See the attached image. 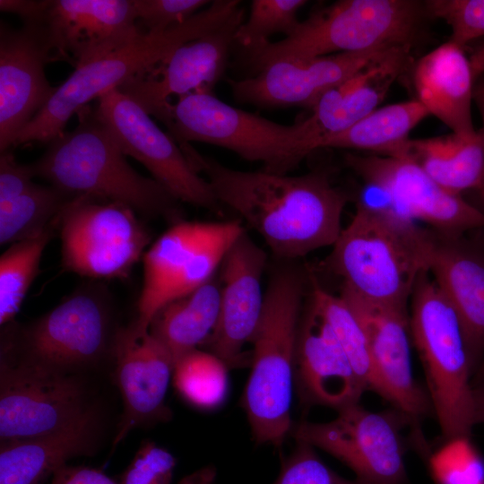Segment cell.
<instances>
[{
  "instance_id": "obj_13",
  "label": "cell",
  "mask_w": 484,
  "mask_h": 484,
  "mask_svg": "<svg viewBox=\"0 0 484 484\" xmlns=\"http://www.w3.org/2000/svg\"><path fill=\"white\" fill-rule=\"evenodd\" d=\"M117 333L111 335L108 290L88 283L23 329L19 341L13 342L19 343L22 358L65 372L100 358L114 346Z\"/></svg>"
},
{
  "instance_id": "obj_15",
  "label": "cell",
  "mask_w": 484,
  "mask_h": 484,
  "mask_svg": "<svg viewBox=\"0 0 484 484\" xmlns=\"http://www.w3.org/2000/svg\"><path fill=\"white\" fill-rule=\"evenodd\" d=\"M346 162L387 197L389 209L434 227L445 238L484 227L481 211L443 188L406 157L348 154Z\"/></svg>"
},
{
  "instance_id": "obj_41",
  "label": "cell",
  "mask_w": 484,
  "mask_h": 484,
  "mask_svg": "<svg viewBox=\"0 0 484 484\" xmlns=\"http://www.w3.org/2000/svg\"><path fill=\"white\" fill-rule=\"evenodd\" d=\"M35 174L30 164L19 163L10 150L0 155V202L17 197L31 188Z\"/></svg>"
},
{
  "instance_id": "obj_4",
  "label": "cell",
  "mask_w": 484,
  "mask_h": 484,
  "mask_svg": "<svg viewBox=\"0 0 484 484\" xmlns=\"http://www.w3.org/2000/svg\"><path fill=\"white\" fill-rule=\"evenodd\" d=\"M240 1L215 0L186 22L161 32H142L129 43L76 66L15 140L13 147L48 143L64 133L66 123L88 103L160 66L179 46L217 29Z\"/></svg>"
},
{
  "instance_id": "obj_21",
  "label": "cell",
  "mask_w": 484,
  "mask_h": 484,
  "mask_svg": "<svg viewBox=\"0 0 484 484\" xmlns=\"http://www.w3.org/2000/svg\"><path fill=\"white\" fill-rule=\"evenodd\" d=\"M340 296L360 322L367 337L377 394L415 425L432 409L411 368L407 309L371 303L341 289Z\"/></svg>"
},
{
  "instance_id": "obj_47",
  "label": "cell",
  "mask_w": 484,
  "mask_h": 484,
  "mask_svg": "<svg viewBox=\"0 0 484 484\" xmlns=\"http://www.w3.org/2000/svg\"><path fill=\"white\" fill-rule=\"evenodd\" d=\"M477 372H478L479 377L481 376V378H484V359L482 360Z\"/></svg>"
},
{
  "instance_id": "obj_25",
  "label": "cell",
  "mask_w": 484,
  "mask_h": 484,
  "mask_svg": "<svg viewBox=\"0 0 484 484\" xmlns=\"http://www.w3.org/2000/svg\"><path fill=\"white\" fill-rule=\"evenodd\" d=\"M428 272L459 316L473 372L484 359V251L435 238Z\"/></svg>"
},
{
  "instance_id": "obj_35",
  "label": "cell",
  "mask_w": 484,
  "mask_h": 484,
  "mask_svg": "<svg viewBox=\"0 0 484 484\" xmlns=\"http://www.w3.org/2000/svg\"><path fill=\"white\" fill-rule=\"evenodd\" d=\"M305 0H253L248 18L238 27L235 43L249 51L267 42L277 33L290 36L300 21L298 11Z\"/></svg>"
},
{
  "instance_id": "obj_14",
  "label": "cell",
  "mask_w": 484,
  "mask_h": 484,
  "mask_svg": "<svg viewBox=\"0 0 484 484\" xmlns=\"http://www.w3.org/2000/svg\"><path fill=\"white\" fill-rule=\"evenodd\" d=\"M91 411L80 383L66 372L21 358H2L0 367L1 442L49 434Z\"/></svg>"
},
{
  "instance_id": "obj_23",
  "label": "cell",
  "mask_w": 484,
  "mask_h": 484,
  "mask_svg": "<svg viewBox=\"0 0 484 484\" xmlns=\"http://www.w3.org/2000/svg\"><path fill=\"white\" fill-rule=\"evenodd\" d=\"M294 382L302 402L336 411L359 403L366 391L333 330L311 303L300 319Z\"/></svg>"
},
{
  "instance_id": "obj_7",
  "label": "cell",
  "mask_w": 484,
  "mask_h": 484,
  "mask_svg": "<svg viewBox=\"0 0 484 484\" xmlns=\"http://www.w3.org/2000/svg\"><path fill=\"white\" fill-rule=\"evenodd\" d=\"M430 276L423 272L413 289L410 332L443 436H470L476 419L467 343L456 311Z\"/></svg>"
},
{
  "instance_id": "obj_17",
  "label": "cell",
  "mask_w": 484,
  "mask_h": 484,
  "mask_svg": "<svg viewBox=\"0 0 484 484\" xmlns=\"http://www.w3.org/2000/svg\"><path fill=\"white\" fill-rule=\"evenodd\" d=\"M401 47H380L308 60L281 59L256 74L230 80L234 99L264 108H313L328 90L355 75L369 64Z\"/></svg>"
},
{
  "instance_id": "obj_33",
  "label": "cell",
  "mask_w": 484,
  "mask_h": 484,
  "mask_svg": "<svg viewBox=\"0 0 484 484\" xmlns=\"http://www.w3.org/2000/svg\"><path fill=\"white\" fill-rule=\"evenodd\" d=\"M57 226L39 235L12 244L0 257V323L6 324L18 313L36 278L43 251Z\"/></svg>"
},
{
  "instance_id": "obj_27",
  "label": "cell",
  "mask_w": 484,
  "mask_h": 484,
  "mask_svg": "<svg viewBox=\"0 0 484 484\" xmlns=\"http://www.w3.org/2000/svg\"><path fill=\"white\" fill-rule=\"evenodd\" d=\"M95 433L96 419L91 411L57 431L1 442L0 484H45L70 459L91 454Z\"/></svg>"
},
{
  "instance_id": "obj_29",
  "label": "cell",
  "mask_w": 484,
  "mask_h": 484,
  "mask_svg": "<svg viewBox=\"0 0 484 484\" xmlns=\"http://www.w3.org/2000/svg\"><path fill=\"white\" fill-rule=\"evenodd\" d=\"M397 157L417 163L445 190L460 194L477 189L484 171V142L479 130L472 135L451 134L409 139Z\"/></svg>"
},
{
  "instance_id": "obj_39",
  "label": "cell",
  "mask_w": 484,
  "mask_h": 484,
  "mask_svg": "<svg viewBox=\"0 0 484 484\" xmlns=\"http://www.w3.org/2000/svg\"><path fill=\"white\" fill-rule=\"evenodd\" d=\"M207 0H133L144 32H161L181 24L210 4Z\"/></svg>"
},
{
  "instance_id": "obj_28",
  "label": "cell",
  "mask_w": 484,
  "mask_h": 484,
  "mask_svg": "<svg viewBox=\"0 0 484 484\" xmlns=\"http://www.w3.org/2000/svg\"><path fill=\"white\" fill-rule=\"evenodd\" d=\"M220 308V283L213 276L160 307L150 323L149 333L169 351L175 366L209 338L218 322Z\"/></svg>"
},
{
  "instance_id": "obj_16",
  "label": "cell",
  "mask_w": 484,
  "mask_h": 484,
  "mask_svg": "<svg viewBox=\"0 0 484 484\" xmlns=\"http://www.w3.org/2000/svg\"><path fill=\"white\" fill-rule=\"evenodd\" d=\"M238 8L224 23L202 37L182 44L154 70L117 88L162 123L170 106L169 98L212 92L227 68L235 35L245 21Z\"/></svg>"
},
{
  "instance_id": "obj_32",
  "label": "cell",
  "mask_w": 484,
  "mask_h": 484,
  "mask_svg": "<svg viewBox=\"0 0 484 484\" xmlns=\"http://www.w3.org/2000/svg\"><path fill=\"white\" fill-rule=\"evenodd\" d=\"M311 305L335 334L366 391L377 393V382L366 333L341 296H334L312 280Z\"/></svg>"
},
{
  "instance_id": "obj_1",
  "label": "cell",
  "mask_w": 484,
  "mask_h": 484,
  "mask_svg": "<svg viewBox=\"0 0 484 484\" xmlns=\"http://www.w3.org/2000/svg\"><path fill=\"white\" fill-rule=\"evenodd\" d=\"M192 167L206 177L220 204L233 211L282 260L333 246L342 230L348 196L328 175L290 176L238 170L179 144Z\"/></svg>"
},
{
  "instance_id": "obj_24",
  "label": "cell",
  "mask_w": 484,
  "mask_h": 484,
  "mask_svg": "<svg viewBox=\"0 0 484 484\" xmlns=\"http://www.w3.org/2000/svg\"><path fill=\"white\" fill-rule=\"evenodd\" d=\"M411 48H397L324 92L307 117L315 150L377 108L393 83L410 67Z\"/></svg>"
},
{
  "instance_id": "obj_46",
  "label": "cell",
  "mask_w": 484,
  "mask_h": 484,
  "mask_svg": "<svg viewBox=\"0 0 484 484\" xmlns=\"http://www.w3.org/2000/svg\"><path fill=\"white\" fill-rule=\"evenodd\" d=\"M480 116L481 121H482V127L479 131H480V134L482 136L483 142H484V108L481 110ZM477 190L479 191L480 195L482 201L484 202V171H483V176H482L481 182H480L479 187L477 188Z\"/></svg>"
},
{
  "instance_id": "obj_40",
  "label": "cell",
  "mask_w": 484,
  "mask_h": 484,
  "mask_svg": "<svg viewBox=\"0 0 484 484\" xmlns=\"http://www.w3.org/2000/svg\"><path fill=\"white\" fill-rule=\"evenodd\" d=\"M175 467L176 459L168 450L146 443L121 474L119 484H170Z\"/></svg>"
},
{
  "instance_id": "obj_42",
  "label": "cell",
  "mask_w": 484,
  "mask_h": 484,
  "mask_svg": "<svg viewBox=\"0 0 484 484\" xmlns=\"http://www.w3.org/2000/svg\"><path fill=\"white\" fill-rule=\"evenodd\" d=\"M50 484H119L99 470L65 465L51 478Z\"/></svg>"
},
{
  "instance_id": "obj_38",
  "label": "cell",
  "mask_w": 484,
  "mask_h": 484,
  "mask_svg": "<svg viewBox=\"0 0 484 484\" xmlns=\"http://www.w3.org/2000/svg\"><path fill=\"white\" fill-rule=\"evenodd\" d=\"M273 484H367L358 479H345L330 469L312 445L296 441L291 453L281 462Z\"/></svg>"
},
{
  "instance_id": "obj_19",
  "label": "cell",
  "mask_w": 484,
  "mask_h": 484,
  "mask_svg": "<svg viewBox=\"0 0 484 484\" xmlns=\"http://www.w3.org/2000/svg\"><path fill=\"white\" fill-rule=\"evenodd\" d=\"M55 61L43 28L0 26V151H8L43 108L55 88L45 65Z\"/></svg>"
},
{
  "instance_id": "obj_12",
  "label": "cell",
  "mask_w": 484,
  "mask_h": 484,
  "mask_svg": "<svg viewBox=\"0 0 484 484\" xmlns=\"http://www.w3.org/2000/svg\"><path fill=\"white\" fill-rule=\"evenodd\" d=\"M93 110L123 153L141 162L177 200L221 214L222 206L208 181L134 99L113 89L98 98Z\"/></svg>"
},
{
  "instance_id": "obj_43",
  "label": "cell",
  "mask_w": 484,
  "mask_h": 484,
  "mask_svg": "<svg viewBox=\"0 0 484 484\" xmlns=\"http://www.w3.org/2000/svg\"><path fill=\"white\" fill-rule=\"evenodd\" d=\"M47 0H1L0 10L18 15L23 24H34L40 21Z\"/></svg>"
},
{
  "instance_id": "obj_3",
  "label": "cell",
  "mask_w": 484,
  "mask_h": 484,
  "mask_svg": "<svg viewBox=\"0 0 484 484\" xmlns=\"http://www.w3.org/2000/svg\"><path fill=\"white\" fill-rule=\"evenodd\" d=\"M78 116L79 125L48 143L42 156L30 163L35 177L71 197L89 195L119 203L171 224L182 220L180 202L128 164L94 110L87 106Z\"/></svg>"
},
{
  "instance_id": "obj_44",
  "label": "cell",
  "mask_w": 484,
  "mask_h": 484,
  "mask_svg": "<svg viewBox=\"0 0 484 484\" xmlns=\"http://www.w3.org/2000/svg\"><path fill=\"white\" fill-rule=\"evenodd\" d=\"M179 484H217V473L213 466H206L183 478Z\"/></svg>"
},
{
  "instance_id": "obj_6",
  "label": "cell",
  "mask_w": 484,
  "mask_h": 484,
  "mask_svg": "<svg viewBox=\"0 0 484 484\" xmlns=\"http://www.w3.org/2000/svg\"><path fill=\"white\" fill-rule=\"evenodd\" d=\"M429 19L425 1L341 0L312 13L294 32L246 51L259 72L281 59L308 60L380 47H413Z\"/></svg>"
},
{
  "instance_id": "obj_31",
  "label": "cell",
  "mask_w": 484,
  "mask_h": 484,
  "mask_svg": "<svg viewBox=\"0 0 484 484\" xmlns=\"http://www.w3.org/2000/svg\"><path fill=\"white\" fill-rule=\"evenodd\" d=\"M72 197L52 186L35 184L22 194L0 202V244H14L58 225Z\"/></svg>"
},
{
  "instance_id": "obj_36",
  "label": "cell",
  "mask_w": 484,
  "mask_h": 484,
  "mask_svg": "<svg viewBox=\"0 0 484 484\" xmlns=\"http://www.w3.org/2000/svg\"><path fill=\"white\" fill-rule=\"evenodd\" d=\"M429 466L438 484H484V462L469 436L446 439Z\"/></svg>"
},
{
  "instance_id": "obj_34",
  "label": "cell",
  "mask_w": 484,
  "mask_h": 484,
  "mask_svg": "<svg viewBox=\"0 0 484 484\" xmlns=\"http://www.w3.org/2000/svg\"><path fill=\"white\" fill-rule=\"evenodd\" d=\"M227 370V366L215 355L196 349L175 364L174 385L195 406L213 408L226 394Z\"/></svg>"
},
{
  "instance_id": "obj_8",
  "label": "cell",
  "mask_w": 484,
  "mask_h": 484,
  "mask_svg": "<svg viewBox=\"0 0 484 484\" xmlns=\"http://www.w3.org/2000/svg\"><path fill=\"white\" fill-rule=\"evenodd\" d=\"M178 144L199 142L228 149L264 170L286 174L315 151L307 117L282 125L232 107L210 92L170 104L163 123Z\"/></svg>"
},
{
  "instance_id": "obj_10",
  "label": "cell",
  "mask_w": 484,
  "mask_h": 484,
  "mask_svg": "<svg viewBox=\"0 0 484 484\" xmlns=\"http://www.w3.org/2000/svg\"><path fill=\"white\" fill-rule=\"evenodd\" d=\"M57 232L63 269L93 280L127 278L151 238L132 208L89 195L65 203Z\"/></svg>"
},
{
  "instance_id": "obj_22",
  "label": "cell",
  "mask_w": 484,
  "mask_h": 484,
  "mask_svg": "<svg viewBox=\"0 0 484 484\" xmlns=\"http://www.w3.org/2000/svg\"><path fill=\"white\" fill-rule=\"evenodd\" d=\"M112 350L116 380L124 402V413L114 441L117 445L140 424L169 417L165 396L174 362L149 331L137 329L134 323L118 328Z\"/></svg>"
},
{
  "instance_id": "obj_5",
  "label": "cell",
  "mask_w": 484,
  "mask_h": 484,
  "mask_svg": "<svg viewBox=\"0 0 484 484\" xmlns=\"http://www.w3.org/2000/svg\"><path fill=\"white\" fill-rule=\"evenodd\" d=\"M304 283L297 270H278L264 292L242 406L254 441L280 447L290 436L294 366Z\"/></svg>"
},
{
  "instance_id": "obj_9",
  "label": "cell",
  "mask_w": 484,
  "mask_h": 484,
  "mask_svg": "<svg viewBox=\"0 0 484 484\" xmlns=\"http://www.w3.org/2000/svg\"><path fill=\"white\" fill-rule=\"evenodd\" d=\"M245 229L238 220L186 221L170 226L143 256V283L138 300V317L133 322L149 331L156 312L183 297L214 275Z\"/></svg>"
},
{
  "instance_id": "obj_20",
  "label": "cell",
  "mask_w": 484,
  "mask_h": 484,
  "mask_svg": "<svg viewBox=\"0 0 484 484\" xmlns=\"http://www.w3.org/2000/svg\"><path fill=\"white\" fill-rule=\"evenodd\" d=\"M266 263L265 251L244 231L220 264L219 319L203 345L228 368L244 364L243 347L250 341L264 307L262 278Z\"/></svg>"
},
{
  "instance_id": "obj_18",
  "label": "cell",
  "mask_w": 484,
  "mask_h": 484,
  "mask_svg": "<svg viewBox=\"0 0 484 484\" xmlns=\"http://www.w3.org/2000/svg\"><path fill=\"white\" fill-rule=\"evenodd\" d=\"M39 24L55 60L74 68L129 43L143 30L133 0H47Z\"/></svg>"
},
{
  "instance_id": "obj_26",
  "label": "cell",
  "mask_w": 484,
  "mask_h": 484,
  "mask_svg": "<svg viewBox=\"0 0 484 484\" xmlns=\"http://www.w3.org/2000/svg\"><path fill=\"white\" fill-rule=\"evenodd\" d=\"M413 83L417 99L452 133L477 132L471 116L475 73L462 47L448 40L423 56L415 64Z\"/></svg>"
},
{
  "instance_id": "obj_2",
  "label": "cell",
  "mask_w": 484,
  "mask_h": 484,
  "mask_svg": "<svg viewBox=\"0 0 484 484\" xmlns=\"http://www.w3.org/2000/svg\"><path fill=\"white\" fill-rule=\"evenodd\" d=\"M435 238L389 208L359 204L333 246L328 264L342 289L366 301L407 309L428 272Z\"/></svg>"
},
{
  "instance_id": "obj_30",
  "label": "cell",
  "mask_w": 484,
  "mask_h": 484,
  "mask_svg": "<svg viewBox=\"0 0 484 484\" xmlns=\"http://www.w3.org/2000/svg\"><path fill=\"white\" fill-rule=\"evenodd\" d=\"M428 115L417 99L387 105L327 140L323 148L368 151L397 157L410 139V132Z\"/></svg>"
},
{
  "instance_id": "obj_11",
  "label": "cell",
  "mask_w": 484,
  "mask_h": 484,
  "mask_svg": "<svg viewBox=\"0 0 484 484\" xmlns=\"http://www.w3.org/2000/svg\"><path fill=\"white\" fill-rule=\"evenodd\" d=\"M332 420L293 422L290 436L334 456L367 484H404L402 426L399 411L375 412L359 402L344 407Z\"/></svg>"
},
{
  "instance_id": "obj_45",
  "label": "cell",
  "mask_w": 484,
  "mask_h": 484,
  "mask_svg": "<svg viewBox=\"0 0 484 484\" xmlns=\"http://www.w3.org/2000/svg\"><path fill=\"white\" fill-rule=\"evenodd\" d=\"M475 419L477 423H484V378L482 384L473 385Z\"/></svg>"
},
{
  "instance_id": "obj_37",
  "label": "cell",
  "mask_w": 484,
  "mask_h": 484,
  "mask_svg": "<svg viewBox=\"0 0 484 484\" xmlns=\"http://www.w3.org/2000/svg\"><path fill=\"white\" fill-rule=\"evenodd\" d=\"M429 18L445 21L451 28L449 40L464 48L484 37V0H428Z\"/></svg>"
}]
</instances>
